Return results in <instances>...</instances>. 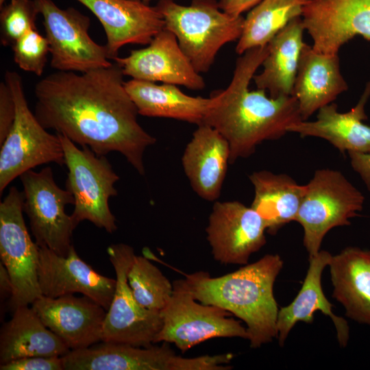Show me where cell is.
<instances>
[{
    "instance_id": "8fae6325",
    "label": "cell",
    "mask_w": 370,
    "mask_h": 370,
    "mask_svg": "<svg viewBox=\"0 0 370 370\" xmlns=\"http://www.w3.org/2000/svg\"><path fill=\"white\" fill-rule=\"evenodd\" d=\"M34 1L43 18L51 67L84 73L112 64L105 45L95 42L88 34V16L73 8L62 9L52 0Z\"/></svg>"
},
{
    "instance_id": "83f0119b",
    "label": "cell",
    "mask_w": 370,
    "mask_h": 370,
    "mask_svg": "<svg viewBox=\"0 0 370 370\" xmlns=\"http://www.w3.org/2000/svg\"><path fill=\"white\" fill-rule=\"evenodd\" d=\"M249 177L254 187L251 207L264 221L267 232L275 235L284 225L295 221L306 186L286 174L266 170L254 172Z\"/></svg>"
},
{
    "instance_id": "44dd1931",
    "label": "cell",
    "mask_w": 370,
    "mask_h": 370,
    "mask_svg": "<svg viewBox=\"0 0 370 370\" xmlns=\"http://www.w3.org/2000/svg\"><path fill=\"white\" fill-rule=\"evenodd\" d=\"M370 97V81L358 103L347 112L338 111L337 105L331 103L318 110L317 119L301 121L288 129L301 136L323 138L341 153H370V126L363 121L367 119L365 106Z\"/></svg>"
},
{
    "instance_id": "f1b7e54d",
    "label": "cell",
    "mask_w": 370,
    "mask_h": 370,
    "mask_svg": "<svg viewBox=\"0 0 370 370\" xmlns=\"http://www.w3.org/2000/svg\"><path fill=\"white\" fill-rule=\"evenodd\" d=\"M308 0H262L244 19L242 34L236 53L263 47L273 39L291 20L302 16Z\"/></svg>"
},
{
    "instance_id": "1f68e13d",
    "label": "cell",
    "mask_w": 370,
    "mask_h": 370,
    "mask_svg": "<svg viewBox=\"0 0 370 370\" xmlns=\"http://www.w3.org/2000/svg\"><path fill=\"white\" fill-rule=\"evenodd\" d=\"M13 57L18 66L38 76L42 75L50 53L49 42L37 29H30L12 45Z\"/></svg>"
},
{
    "instance_id": "4fadbf2b",
    "label": "cell",
    "mask_w": 370,
    "mask_h": 370,
    "mask_svg": "<svg viewBox=\"0 0 370 370\" xmlns=\"http://www.w3.org/2000/svg\"><path fill=\"white\" fill-rule=\"evenodd\" d=\"M147 347L100 341L62 356L64 370H206L208 358H186L168 345Z\"/></svg>"
},
{
    "instance_id": "484cf974",
    "label": "cell",
    "mask_w": 370,
    "mask_h": 370,
    "mask_svg": "<svg viewBox=\"0 0 370 370\" xmlns=\"http://www.w3.org/2000/svg\"><path fill=\"white\" fill-rule=\"evenodd\" d=\"M125 87L138 114L173 119L197 125L203 124L212 101L211 96L192 97L171 84L132 79L125 82Z\"/></svg>"
},
{
    "instance_id": "5b68a950",
    "label": "cell",
    "mask_w": 370,
    "mask_h": 370,
    "mask_svg": "<svg viewBox=\"0 0 370 370\" xmlns=\"http://www.w3.org/2000/svg\"><path fill=\"white\" fill-rule=\"evenodd\" d=\"M5 81L13 94L16 115L0 145V195L16 177L37 166L51 162L65 165L60 136L48 132L29 108L21 77L8 71Z\"/></svg>"
},
{
    "instance_id": "d6986e66",
    "label": "cell",
    "mask_w": 370,
    "mask_h": 370,
    "mask_svg": "<svg viewBox=\"0 0 370 370\" xmlns=\"http://www.w3.org/2000/svg\"><path fill=\"white\" fill-rule=\"evenodd\" d=\"M89 9L101 23L110 59L118 57L128 44L147 45L164 28L156 6L142 0H76Z\"/></svg>"
},
{
    "instance_id": "5bb4252c",
    "label": "cell",
    "mask_w": 370,
    "mask_h": 370,
    "mask_svg": "<svg viewBox=\"0 0 370 370\" xmlns=\"http://www.w3.org/2000/svg\"><path fill=\"white\" fill-rule=\"evenodd\" d=\"M264 221L238 201H215L206 228L212 254L224 264H247L266 243Z\"/></svg>"
},
{
    "instance_id": "d4e9b609",
    "label": "cell",
    "mask_w": 370,
    "mask_h": 370,
    "mask_svg": "<svg viewBox=\"0 0 370 370\" xmlns=\"http://www.w3.org/2000/svg\"><path fill=\"white\" fill-rule=\"evenodd\" d=\"M0 331V364L29 356H63L71 349L29 306L13 310Z\"/></svg>"
},
{
    "instance_id": "30bf717a",
    "label": "cell",
    "mask_w": 370,
    "mask_h": 370,
    "mask_svg": "<svg viewBox=\"0 0 370 370\" xmlns=\"http://www.w3.org/2000/svg\"><path fill=\"white\" fill-rule=\"evenodd\" d=\"M19 178L23 185V212L36 244L66 256L76 227L65 211L67 204L74 203L72 193L57 185L51 166L38 172L29 170Z\"/></svg>"
},
{
    "instance_id": "7402d4cb",
    "label": "cell",
    "mask_w": 370,
    "mask_h": 370,
    "mask_svg": "<svg viewBox=\"0 0 370 370\" xmlns=\"http://www.w3.org/2000/svg\"><path fill=\"white\" fill-rule=\"evenodd\" d=\"M347 88L341 72L338 53H319L304 43L293 88L303 121L332 103Z\"/></svg>"
},
{
    "instance_id": "7a4b0ae2",
    "label": "cell",
    "mask_w": 370,
    "mask_h": 370,
    "mask_svg": "<svg viewBox=\"0 0 370 370\" xmlns=\"http://www.w3.org/2000/svg\"><path fill=\"white\" fill-rule=\"evenodd\" d=\"M268 51L266 45L241 55L228 86L211 95L212 101L203 124L212 127L227 140L230 164L250 156L263 141L280 138L291 125L303 121L293 95L272 98L264 90L249 89Z\"/></svg>"
},
{
    "instance_id": "ac0fdd59",
    "label": "cell",
    "mask_w": 370,
    "mask_h": 370,
    "mask_svg": "<svg viewBox=\"0 0 370 370\" xmlns=\"http://www.w3.org/2000/svg\"><path fill=\"white\" fill-rule=\"evenodd\" d=\"M43 323L71 349L102 341L107 310L88 296L69 294L52 298L41 295L32 304Z\"/></svg>"
},
{
    "instance_id": "52a82bcc",
    "label": "cell",
    "mask_w": 370,
    "mask_h": 370,
    "mask_svg": "<svg viewBox=\"0 0 370 370\" xmlns=\"http://www.w3.org/2000/svg\"><path fill=\"white\" fill-rule=\"evenodd\" d=\"M306 189L295 221L304 229V245L309 258L320 251L323 239L333 227L350 225L362 210L365 197L340 171L317 170Z\"/></svg>"
},
{
    "instance_id": "ffe728a7",
    "label": "cell",
    "mask_w": 370,
    "mask_h": 370,
    "mask_svg": "<svg viewBox=\"0 0 370 370\" xmlns=\"http://www.w3.org/2000/svg\"><path fill=\"white\" fill-rule=\"evenodd\" d=\"M230 159L227 140L208 125H197L185 147L182 163L199 197L208 201H216L219 197Z\"/></svg>"
},
{
    "instance_id": "7c38bea8",
    "label": "cell",
    "mask_w": 370,
    "mask_h": 370,
    "mask_svg": "<svg viewBox=\"0 0 370 370\" xmlns=\"http://www.w3.org/2000/svg\"><path fill=\"white\" fill-rule=\"evenodd\" d=\"M109 259L116 273L113 299L105 317L102 341L147 347L155 343L162 325L160 312L142 306L135 299L128 284L127 273L134 251L125 243L110 245Z\"/></svg>"
},
{
    "instance_id": "836d02e7",
    "label": "cell",
    "mask_w": 370,
    "mask_h": 370,
    "mask_svg": "<svg viewBox=\"0 0 370 370\" xmlns=\"http://www.w3.org/2000/svg\"><path fill=\"white\" fill-rule=\"evenodd\" d=\"M16 115V105L10 86L5 81L0 84V145L10 129Z\"/></svg>"
},
{
    "instance_id": "4dcf8cb0",
    "label": "cell",
    "mask_w": 370,
    "mask_h": 370,
    "mask_svg": "<svg viewBox=\"0 0 370 370\" xmlns=\"http://www.w3.org/2000/svg\"><path fill=\"white\" fill-rule=\"evenodd\" d=\"M39 14L34 0H10L1 8V41L4 45H13L30 29H37Z\"/></svg>"
},
{
    "instance_id": "f546056e",
    "label": "cell",
    "mask_w": 370,
    "mask_h": 370,
    "mask_svg": "<svg viewBox=\"0 0 370 370\" xmlns=\"http://www.w3.org/2000/svg\"><path fill=\"white\" fill-rule=\"evenodd\" d=\"M127 280L136 300L147 309L161 312L171 297L173 284L146 257L134 256Z\"/></svg>"
},
{
    "instance_id": "cb8c5ba5",
    "label": "cell",
    "mask_w": 370,
    "mask_h": 370,
    "mask_svg": "<svg viewBox=\"0 0 370 370\" xmlns=\"http://www.w3.org/2000/svg\"><path fill=\"white\" fill-rule=\"evenodd\" d=\"M328 266L332 297L349 318L370 325V251L346 247L332 256Z\"/></svg>"
},
{
    "instance_id": "e575fe53",
    "label": "cell",
    "mask_w": 370,
    "mask_h": 370,
    "mask_svg": "<svg viewBox=\"0 0 370 370\" xmlns=\"http://www.w3.org/2000/svg\"><path fill=\"white\" fill-rule=\"evenodd\" d=\"M353 169L359 175L370 191V153L348 152Z\"/></svg>"
},
{
    "instance_id": "277c9868",
    "label": "cell",
    "mask_w": 370,
    "mask_h": 370,
    "mask_svg": "<svg viewBox=\"0 0 370 370\" xmlns=\"http://www.w3.org/2000/svg\"><path fill=\"white\" fill-rule=\"evenodd\" d=\"M155 6L199 73L208 72L219 50L242 34L245 18L225 13L216 0H193L189 5L158 0Z\"/></svg>"
},
{
    "instance_id": "6da1fadb",
    "label": "cell",
    "mask_w": 370,
    "mask_h": 370,
    "mask_svg": "<svg viewBox=\"0 0 370 370\" xmlns=\"http://www.w3.org/2000/svg\"><path fill=\"white\" fill-rule=\"evenodd\" d=\"M121 67L114 62L79 74L58 71L35 86L34 114L47 130L88 147L97 156L116 151L143 175V155L156 138L137 120Z\"/></svg>"
},
{
    "instance_id": "2e32d148",
    "label": "cell",
    "mask_w": 370,
    "mask_h": 370,
    "mask_svg": "<svg viewBox=\"0 0 370 370\" xmlns=\"http://www.w3.org/2000/svg\"><path fill=\"white\" fill-rule=\"evenodd\" d=\"M132 79L180 85L193 90L206 84L180 48L175 36L164 28L145 48L132 50L113 60Z\"/></svg>"
},
{
    "instance_id": "e0dca14e",
    "label": "cell",
    "mask_w": 370,
    "mask_h": 370,
    "mask_svg": "<svg viewBox=\"0 0 370 370\" xmlns=\"http://www.w3.org/2000/svg\"><path fill=\"white\" fill-rule=\"evenodd\" d=\"M38 267L42 295L56 298L81 293L95 301L106 310L114 297L116 280L93 269L77 255L73 245L66 256L46 247H40Z\"/></svg>"
},
{
    "instance_id": "f35d334b",
    "label": "cell",
    "mask_w": 370,
    "mask_h": 370,
    "mask_svg": "<svg viewBox=\"0 0 370 370\" xmlns=\"http://www.w3.org/2000/svg\"><path fill=\"white\" fill-rule=\"evenodd\" d=\"M142 1H144L145 3L149 4L151 1H156V0H142Z\"/></svg>"
},
{
    "instance_id": "74e56055",
    "label": "cell",
    "mask_w": 370,
    "mask_h": 370,
    "mask_svg": "<svg viewBox=\"0 0 370 370\" xmlns=\"http://www.w3.org/2000/svg\"><path fill=\"white\" fill-rule=\"evenodd\" d=\"M6 0H0V8H1L4 5V3Z\"/></svg>"
},
{
    "instance_id": "d6a6232c",
    "label": "cell",
    "mask_w": 370,
    "mask_h": 370,
    "mask_svg": "<svg viewBox=\"0 0 370 370\" xmlns=\"http://www.w3.org/2000/svg\"><path fill=\"white\" fill-rule=\"evenodd\" d=\"M0 370H64L60 356H29L0 364Z\"/></svg>"
},
{
    "instance_id": "8d00e7d4",
    "label": "cell",
    "mask_w": 370,
    "mask_h": 370,
    "mask_svg": "<svg viewBox=\"0 0 370 370\" xmlns=\"http://www.w3.org/2000/svg\"><path fill=\"white\" fill-rule=\"evenodd\" d=\"M13 291L12 282L10 276L3 263H0V295L1 301L10 299Z\"/></svg>"
},
{
    "instance_id": "603a6c76",
    "label": "cell",
    "mask_w": 370,
    "mask_h": 370,
    "mask_svg": "<svg viewBox=\"0 0 370 370\" xmlns=\"http://www.w3.org/2000/svg\"><path fill=\"white\" fill-rule=\"evenodd\" d=\"M332 256L330 252L323 250L309 258V267L299 293L289 305L279 310L277 337L280 346H283L289 332L298 321L312 323L316 310L330 317L336 327L340 345H347L349 336L347 322L334 314L332 305L325 297L321 287L322 273L329 265Z\"/></svg>"
},
{
    "instance_id": "ba28073f",
    "label": "cell",
    "mask_w": 370,
    "mask_h": 370,
    "mask_svg": "<svg viewBox=\"0 0 370 370\" xmlns=\"http://www.w3.org/2000/svg\"><path fill=\"white\" fill-rule=\"evenodd\" d=\"M160 314L162 325L155 343H173L183 353L212 338L248 339L247 329L238 321L228 317L230 312L198 303L185 279L173 282L171 297Z\"/></svg>"
},
{
    "instance_id": "8992f818",
    "label": "cell",
    "mask_w": 370,
    "mask_h": 370,
    "mask_svg": "<svg viewBox=\"0 0 370 370\" xmlns=\"http://www.w3.org/2000/svg\"><path fill=\"white\" fill-rule=\"evenodd\" d=\"M60 138L67 167L66 189L74 199L71 214L77 226L87 220L108 233L117 230L109 199L117 195L114 185L119 180L106 156H97L88 147L78 148L64 135Z\"/></svg>"
},
{
    "instance_id": "9a60e30c",
    "label": "cell",
    "mask_w": 370,
    "mask_h": 370,
    "mask_svg": "<svg viewBox=\"0 0 370 370\" xmlns=\"http://www.w3.org/2000/svg\"><path fill=\"white\" fill-rule=\"evenodd\" d=\"M301 18L319 53H338L357 36L370 40V0H308Z\"/></svg>"
},
{
    "instance_id": "d590c367",
    "label": "cell",
    "mask_w": 370,
    "mask_h": 370,
    "mask_svg": "<svg viewBox=\"0 0 370 370\" xmlns=\"http://www.w3.org/2000/svg\"><path fill=\"white\" fill-rule=\"evenodd\" d=\"M262 0H219V6L221 10L232 16H241V14L253 8Z\"/></svg>"
},
{
    "instance_id": "4316f807",
    "label": "cell",
    "mask_w": 370,
    "mask_h": 370,
    "mask_svg": "<svg viewBox=\"0 0 370 370\" xmlns=\"http://www.w3.org/2000/svg\"><path fill=\"white\" fill-rule=\"evenodd\" d=\"M304 30L301 16L295 18L268 43L262 71L253 79L257 88L268 91L270 97L293 95Z\"/></svg>"
},
{
    "instance_id": "3957f363",
    "label": "cell",
    "mask_w": 370,
    "mask_h": 370,
    "mask_svg": "<svg viewBox=\"0 0 370 370\" xmlns=\"http://www.w3.org/2000/svg\"><path fill=\"white\" fill-rule=\"evenodd\" d=\"M282 267L279 255L267 254L222 276L213 278L208 272L197 271L185 275V280L197 301L220 307L243 321L247 340L256 349L278 335L279 309L273 286Z\"/></svg>"
},
{
    "instance_id": "9c48e42d",
    "label": "cell",
    "mask_w": 370,
    "mask_h": 370,
    "mask_svg": "<svg viewBox=\"0 0 370 370\" xmlns=\"http://www.w3.org/2000/svg\"><path fill=\"white\" fill-rule=\"evenodd\" d=\"M23 212V192L11 186L0 203V258L12 282L13 310L42 295L38 275L40 247L29 234Z\"/></svg>"
}]
</instances>
